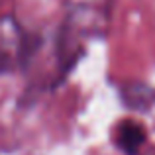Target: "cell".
<instances>
[{
  "label": "cell",
  "mask_w": 155,
  "mask_h": 155,
  "mask_svg": "<svg viewBox=\"0 0 155 155\" xmlns=\"http://www.w3.org/2000/svg\"><path fill=\"white\" fill-rule=\"evenodd\" d=\"M147 132L145 128L136 120H120L114 128L112 143L122 155H140L141 147L145 143Z\"/></svg>",
  "instance_id": "obj_1"
},
{
  "label": "cell",
  "mask_w": 155,
  "mask_h": 155,
  "mask_svg": "<svg viewBox=\"0 0 155 155\" xmlns=\"http://www.w3.org/2000/svg\"><path fill=\"white\" fill-rule=\"evenodd\" d=\"M41 35L34 34V31H20V41H18V63L22 69L30 65L31 57L39 51L41 45Z\"/></svg>",
  "instance_id": "obj_2"
}]
</instances>
